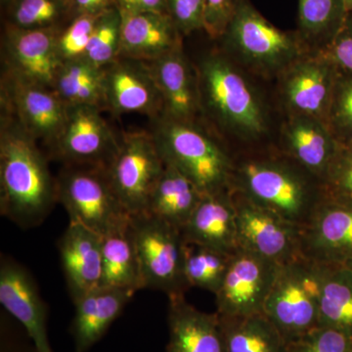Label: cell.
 Returning a JSON list of instances; mask_svg holds the SVG:
<instances>
[{
	"label": "cell",
	"mask_w": 352,
	"mask_h": 352,
	"mask_svg": "<svg viewBox=\"0 0 352 352\" xmlns=\"http://www.w3.org/2000/svg\"><path fill=\"white\" fill-rule=\"evenodd\" d=\"M58 201L57 182L36 141L1 113L0 212L21 227L38 226Z\"/></svg>",
	"instance_id": "6da1fadb"
},
{
	"label": "cell",
	"mask_w": 352,
	"mask_h": 352,
	"mask_svg": "<svg viewBox=\"0 0 352 352\" xmlns=\"http://www.w3.org/2000/svg\"><path fill=\"white\" fill-rule=\"evenodd\" d=\"M101 287L133 292L144 289L129 226L124 230L103 237Z\"/></svg>",
	"instance_id": "4316f807"
},
{
	"label": "cell",
	"mask_w": 352,
	"mask_h": 352,
	"mask_svg": "<svg viewBox=\"0 0 352 352\" xmlns=\"http://www.w3.org/2000/svg\"><path fill=\"white\" fill-rule=\"evenodd\" d=\"M201 115L245 141H256L267 131V118L258 94L223 53H210L195 67Z\"/></svg>",
	"instance_id": "3957f363"
},
{
	"label": "cell",
	"mask_w": 352,
	"mask_h": 352,
	"mask_svg": "<svg viewBox=\"0 0 352 352\" xmlns=\"http://www.w3.org/2000/svg\"><path fill=\"white\" fill-rule=\"evenodd\" d=\"M231 190V189H230ZM239 249L278 264L300 256V229L232 191Z\"/></svg>",
	"instance_id": "7c38bea8"
},
{
	"label": "cell",
	"mask_w": 352,
	"mask_h": 352,
	"mask_svg": "<svg viewBox=\"0 0 352 352\" xmlns=\"http://www.w3.org/2000/svg\"><path fill=\"white\" fill-rule=\"evenodd\" d=\"M102 72L103 109L116 116L141 113L152 120L163 115V96L149 62L120 56Z\"/></svg>",
	"instance_id": "5bb4252c"
},
{
	"label": "cell",
	"mask_w": 352,
	"mask_h": 352,
	"mask_svg": "<svg viewBox=\"0 0 352 352\" xmlns=\"http://www.w3.org/2000/svg\"><path fill=\"white\" fill-rule=\"evenodd\" d=\"M320 327L337 329L352 337V270L323 265Z\"/></svg>",
	"instance_id": "f1b7e54d"
},
{
	"label": "cell",
	"mask_w": 352,
	"mask_h": 352,
	"mask_svg": "<svg viewBox=\"0 0 352 352\" xmlns=\"http://www.w3.org/2000/svg\"><path fill=\"white\" fill-rule=\"evenodd\" d=\"M71 3L75 17L82 14L100 15L116 6L115 0H71Z\"/></svg>",
	"instance_id": "7bdbcfd3"
},
{
	"label": "cell",
	"mask_w": 352,
	"mask_h": 352,
	"mask_svg": "<svg viewBox=\"0 0 352 352\" xmlns=\"http://www.w3.org/2000/svg\"><path fill=\"white\" fill-rule=\"evenodd\" d=\"M233 254L193 243L184 245V278L192 287L215 294L219 291Z\"/></svg>",
	"instance_id": "1f68e13d"
},
{
	"label": "cell",
	"mask_w": 352,
	"mask_h": 352,
	"mask_svg": "<svg viewBox=\"0 0 352 352\" xmlns=\"http://www.w3.org/2000/svg\"><path fill=\"white\" fill-rule=\"evenodd\" d=\"M1 113L13 118L25 132L50 149L63 129L67 106L54 90L2 69Z\"/></svg>",
	"instance_id": "30bf717a"
},
{
	"label": "cell",
	"mask_w": 352,
	"mask_h": 352,
	"mask_svg": "<svg viewBox=\"0 0 352 352\" xmlns=\"http://www.w3.org/2000/svg\"><path fill=\"white\" fill-rule=\"evenodd\" d=\"M96 106H67L63 129L50 148L51 156L64 166H87L106 168L110 166L120 139L102 117Z\"/></svg>",
	"instance_id": "8fae6325"
},
{
	"label": "cell",
	"mask_w": 352,
	"mask_h": 352,
	"mask_svg": "<svg viewBox=\"0 0 352 352\" xmlns=\"http://www.w3.org/2000/svg\"><path fill=\"white\" fill-rule=\"evenodd\" d=\"M338 68L323 52L305 54L281 74V91L291 115L327 122Z\"/></svg>",
	"instance_id": "e0dca14e"
},
{
	"label": "cell",
	"mask_w": 352,
	"mask_h": 352,
	"mask_svg": "<svg viewBox=\"0 0 352 352\" xmlns=\"http://www.w3.org/2000/svg\"><path fill=\"white\" fill-rule=\"evenodd\" d=\"M183 240L234 254L238 249L237 222L230 189L205 194L182 229Z\"/></svg>",
	"instance_id": "7402d4cb"
},
{
	"label": "cell",
	"mask_w": 352,
	"mask_h": 352,
	"mask_svg": "<svg viewBox=\"0 0 352 352\" xmlns=\"http://www.w3.org/2000/svg\"><path fill=\"white\" fill-rule=\"evenodd\" d=\"M281 264L245 250L232 254L217 296V312L223 317L263 314V307Z\"/></svg>",
	"instance_id": "4fadbf2b"
},
{
	"label": "cell",
	"mask_w": 352,
	"mask_h": 352,
	"mask_svg": "<svg viewBox=\"0 0 352 352\" xmlns=\"http://www.w3.org/2000/svg\"><path fill=\"white\" fill-rule=\"evenodd\" d=\"M347 267L351 268V270H352V263H351V264H349V266H347Z\"/></svg>",
	"instance_id": "f6af8a7d"
},
{
	"label": "cell",
	"mask_w": 352,
	"mask_h": 352,
	"mask_svg": "<svg viewBox=\"0 0 352 352\" xmlns=\"http://www.w3.org/2000/svg\"><path fill=\"white\" fill-rule=\"evenodd\" d=\"M339 142L352 140V73L338 69L327 122Z\"/></svg>",
	"instance_id": "e575fe53"
},
{
	"label": "cell",
	"mask_w": 352,
	"mask_h": 352,
	"mask_svg": "<svg viewBox=\"0 0 352 352\" xmlns=\"http://www.w3.org/2000/svg\"><path fill=\"white\" fill-rule=\"evenodd\" d=\"M120 14L122 34L120 56L152 62L171 51L182 47V34L170 14Z\"/></svg>",
	"instance_id": "ffe728a7"
},
{
	"label": "cell",
	"mask_w": 352,
	"mask_h": 352,
	"mask_svg": "<svg viewBox=\"0 0 352 352\" xmlns=\"http://www.w3.org/2000/svg\"><path fill=\"white\" fill-rule=\"evenodd\" d=\"M201 197L203 194L191 180L175 166L166 164L145 212L164 220L182 231Z\"/></svg>",
	"instance_id": "484cf974"
},
{
	"label": "cell",
	"mask_w": 352,
	"mask_h": 352,
	"mask_svg": "<svg viewBox=\"0 0 352 352\" xmlns=\"http://www.w3.org/2000/svg\"><path fill=\"white\" fill-rule=\"evenodd\" d=\"M223 39L226 50L248 68L264 76L281 75L307 54L300 36L278 29L250 3L239 0Z\"/></svg>",
	"instance_id": "5b68a950"
},
{
	"label": "cell",
	"mask_w": 352,
	"mask_h": 352,
	"mask_svg": "<svg viewBox=\"0 0 352 352\" xmlns=\"http://www.w3.org/2000/svg\"><path fill=\"white\" fill-rule=\"evenodd\" d=\"M239 0H204V30L212 39L221 38Z\"/></svg>",
	"instance_id": "f35d334b"
},
{
	"label": "cell",
	"mask_w": 352,
	"mask_h": 352,
	"mask_svg": "<svg viewBox=\"0 0 352 352\" xmlns=\"http://www.w3.org/2000/svg\"><path fill=\"white\" fill-rule=\"evenodd\" d=\"M4 6L6 25L20 29L61 28L62 21L74 14L71 0H7Z\"/></svg>",
	"instance_id": "d6a6232c"
},
{
	"label": "cell",
	"mask_w": 352,
	"mask_h": 352,
	"mask_svg": "<svg viewBox=\"0 0 352 352\" xmlns=\"http://www.w3.org/2000/svg\"><path fill=\"white\" fill-rule=\"evenodd\" d=\"M115 6L120 9V12L168 14L166 0H115Z\"/></svg>",
	"instance_id": "b9f144b4"
},
{
	"label": "cell",
	"mask_w": 352,
	"mask_h": 352,
	"mask_svg": "<svg viewBox=\"0 0 352 352\" xmlns=\"http://www.w3.org/2000/svg\"><path fill=\"white\" fill-rule=\"evenodd\" d=\"M321 52L338 69L352 73V13L347 14L340 31Z\"/></svg>",
	"instance_id": "60d3db41"
},
{
	"label": "cell",
	"mask_w": 352,
	"mask_h": 352,
	"mask_svg": "<svg viewBox=\"0 0 352 352\" xmlns=\"http://www.w3.org/2000/svg\"><path fill=\"white\" fill-rule=\"evenodd\" d=\"M53 90L66 106L103 109V72L85 58L64 62Z\"/></svg>",
	"instance_id": "4dcf8cb0"
},
{
	"label": "cell",
	"mask_w": 352,
	"mask_h": 352,
	"mask_svg": "<svg viewBox=\"0 0 352 352\" xmlns=\"http://www.w3.org/2000/svg\"><path fill=\"white\" fill-rule=\"evenodd\" d=\"M347 13H352V0H344Z\"/></svg>",
	"instance_id": "ee69618b"
},
{
	"label": "cell",
	"mask_w": 352,
	"mask_h": 352,
	"mask_svg": "<svg viewBox=\"0 0 352 352\" xmlns=\"http://www.w3.org/2000/svg\"><path fill=\"white\" fill-rule=\"evenodd\" d=\"M344 0H298V27L302 43L323 50L340 31L347 16Z\"/></svg>",
	"instance_id": "f546056e"
},
{
	"label": "cell",
	"mask_w": 352,
	"mask_h": 352,
	"mask_svg": "<svg viewBox=\"0 0 352 352\" xmlns=\"http://www.w3.org/2000/svg\"><path fill=\"white\" fill-rule=\"evenodd\" d=\"M164 163L151 131L124 133L119 149L107 168L111 186L129 214H142Z\"/></svg>",
	"instance_id": "9c48e42d"
},
{
	"label": "cell",
	"mask_w": 352,
	"mask_h": 352,
	"mask_svg": "<svg viewBox=\"0 0 352 352\" xmlns=\"http://www.w3.org/2000/svg\"><path fill=\"white\" fill-rule=\"evenodd\" d=\"M300 256L322 265L352 263V204L324 198L300 229Z\"/></svg>",
	"instance_id": "2e32d148"
},
{
	"label": "cell",
	"mask_w": 352,
	"mask_h": 352,
	"mask_svg": "<svg viewBox=\"0 0 352 352\" xmlns=\"http://www.w3.org/2000/svg\"><path fill=\"white\" fill-rule=\"evenodd\" d=\"M168 298V342L164 352H227L217 312L200 311L184 296Z\"/></svg>",
	"instance_id": "603a6c76"
},
{
	"label": "cell",
	"mask_w": 352,
	"mask_h": 352,
	"mask_svg": "<svg viewBox=\"0 0 352 352\" xmlns=\"http://www.w3.org/2000/svg\"><path fill=\"white\" fill-rule=\"evenodd\" d=\"M230 189L300 229L325 198L321 180L284 155L234 160Z\"/></svg>",
	"instance_id": "7a4b0ae2"
},
{
	"label": "cell",
	"mask_w": 352,
	"mask_h": 352,
	"mask_svg": "<svg viewBox=\"0 0 352 352\" xmlns=\"http://www.w3.org/2000/svg\"><path fill=\"white\" fill-rule=\"evenodd\" d=\"M326 198L352 204V140L339 142L321 180Z\"/></svg>",
	"instance_id": "d590c367"
},
{
	"label": "cell",
	"mask_w": 352,
	"mask_h": 352,
	"mask_svg": "<svg viewBox=\"0 0 352 352\" xmlns=\"http://www.w3.org/2000/svg\"><path fill=\"white\" fill-rule=\"evenodd\" d=\"M219 318L227 352L287 351L286 340L264 314Z\"/></svg>",
	"instance_id": "83f0119b"
},
{
	"label": "cell",
	"mask_w": 352,
	"mask_h": 352,
	"mask_svg": "<svg viewBox=\"0 0 352 352\" xmlns=\"http://www.w3.org/2000/svg\"><path fill=\"white\" fill-rule=\"evenodd\" d=\"M122 14L117 6L101 14L85 54V59L97 68H104L120 56Z\"/></svg>",
	"instance_id": "836d02e7"
},
{
	"label": "cell",
	"mask_w": 352,
	"mask_h": 352,
	"mask_svg": "<svg viewBox=\"0 0 352 352\" xmlns=\"http://www.w3.org/2000/svg\"><path fill=\"white\" fill-rule=\"evenodd\" d=\"M323 265L302 256L281 264L263 314L287 344L320 327Z\"/></svg>",
	"instance_id": "8992f818"
},
{
	"label": "cell",
	"mask_w": 352,
	"mask_h": 352,
	"mask_svg": "<svg viewBox=\"0 0 352 352\" xmlns=\"http://www.w3.org/2000/svg\"><path fill=\"white\" fill-rule=\"evenodd\" d=\"M166 6L182 36L204 29V0H166Z\"/></svg>",
	"instance_id": "ab89813d"
},
{
	"label": "cell",
	"mask_w": 352,
	"mask_h": 352,
	"mask_svg": "<svg viewBox=\"0 0 352 352\" xmlns=\"http://www.w3.org/2000/svg\"><path fill=\"white\" fill-rule=\"evenodd\" d=\"M56 182L58 201L68 212L69 222L101 237L129 227L131 214L116 196L106 168L64 166Z\"/></svg>",
	"instance_id": "52a82bcc"
},
{
	"label": "cell",
	"mask_w": 352,
	"mask_h": 352,
	"mask_svg": "<svg viewBox=\"0 0 352 352\" xmlns=\"http://www.w3.org/2000/svg\"><path fill=\"white\" fill-rule=\"evenodd\" d=\"M103 237L76 222L59 241L62 267L74 302L100 288Z\"/></svg>",
	"instance_id": "44dd1931"
},
{
	"label": "cell",
	"mask_w": 352,
	"mask_h": 352,
	"mask_svg": "<svg viewBox=\"0 0 352 352\" xmlns=\"http://www.w3.org/2000/svg\"><path fill=\"white\" fill-rule=\"evenodd\" d=\"M286 352H352V337L337 329L318 327L288 342Z\"/></svg>",
	"instance_id": "74e56055"
},
{
	"label": "cell",
	"mask_w": 352,
	"mask_h": 352,
	"mask_svg": "<svg viewBox=\"0 0 352 352\" xmlns=\"http://www.w3.org/2000/svg\"><path fill=\"white\" fill-rule=\"evenodd\" d=\"M61 28L20 29L6 25L2 38L4 71L53 89L63 62L58 52Z\"/></svg>",
	"instance_id": "9a60e30c"
},
{
	"label": "cell",
	"mask_w": 352,
	"mask_h": 352,
	"mask_svg": "<svg viewBox=\"0 0 352 352\" xmlns=\"http://www.w3.org/2000/svg\"><path fill=\"white\" fill-rule=\"evenodd\" d=\"M282 144L284 156L322 180L337 151L338 140L326 122L307 116L291 115Z\"/></svg>",
	"instance_id": "d4e9b609"
},
{
	"label": "cell",
	"mask_w": 352,
	"mask_h": 352,
	"mask_svg": "<svg viewBox=\"0 0 352 352\" xmlns=\"http://www.w3.org/2000/svg\"><path fill=\"white\" fill-rule=\"evenodd\" d=\"M134 293L131 289L100 287L74 302L75 315L69 331L76 352L89 351L103 338Z\"/></svg>",
	"instance_id": "cb8c5ba5"
},
{
	"label": "cell",
	"mask_w": 352,
	"mask_h": 352,
	"mask_svg": "<svg viewBox=\"0 0 352 352\" xmlns=\"http://www.w3.org/2000/svg\"><path fill=\"white\" fill-rule=\"evenodd\" d=\"M0 303L22 324L36 352H54L48 339L47 312L38 287L25 268L11 258L0 263Z\"/></svg>",
	"instance_id": "ac0fdd59"
},
{
	"label": "cell",
	"mask_w": 352,
	"mask_h": 352,
	"mask_svg": "<svg viewBox=\"0 0 352 352\" xmlns=\"http://www.w3.org/2000/svg\"><path fill=\"white\" fill-rule=\"evenodd\" d=\"M100 15L76 16L68 27L62 30L58 38V52L63 63L85 57L95 24Z\"/></svg>",
	"instance_id": "8d00e7d4"
},
{
	"label": "cell",
	"mask_w": 352,
	"mask_h": 352,
	"mask_svg": "<svg viewBox=\"0 0 352 352\" xmlns=\"http://www.w3.org/2000/svg\"><path fill=\"white\" fill-rule=\"evenodd\" d=\"M151 133L164 163L177 168L203 195L230 189L234 160L199 122L161 116L152 120Z\"/></svg>",
	"instance_id": "277c9868"
},
{
	"label": "cell",
	"mask_w": 352,
	"mask_h": 352,
	"mask_svg": "<svg viewBox=\"0 0 352 352\" xmlns=\"http://www.w3.org/2000/svg\"><path fill=\"white\" fill-rule=\"evenodd\" d=\"M149 64L164 99L162 116L179 122H198L201 116L198 78L183 48Z\"/></svg>",
	"instance_id": "d6986e66"
},
{
	"label": "cell",
	"mask_w": 352,
	"mask_h": 352,
	"mask_svg": "<svg viewBox=\"0 0 352 352\" xmlns=\"http://www.w3.org/2000/svg\"><path fill=\"white\" fill-rule=\"evenodd\" d=\"M129 231L140 264L143 288L171 296H185L184 245L182 231L164 220L142 212L131 214Z\"/></svg>",
	"instance_id": "ba28073f"
}]
</instances>
